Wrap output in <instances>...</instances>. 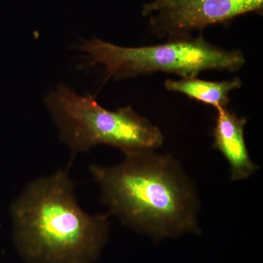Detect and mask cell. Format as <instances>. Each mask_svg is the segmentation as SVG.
Here are the masks:
<instances>
[{"mask_svg":"<svg viewBox=\"0 0 263 263\" xmlns=\"http://www.w3.org/2000/svg\"><path fill=\"white\" fill-rule=\"evenodd\" d=\"M155 150L124 153L117 165L91 164L102 201L132 229L155 237L198 231V199L176 159Z\"/></svg>","mask_w":263,"mask_h":263,"instance_id":"6da1fadb","label":"cell"},{"mask_svg":"<svg viewBox=\"0 0 263 263\" xmlns=\"http://www.w3.org/2000/svg\"><path fill=\"white\" fill-rule=\"evenodd\" d=\"M45 103L62 141L76 153L100 144L116 147L124 154L155 150L163 144L160 129L131 107L109 110L91 95L81 96L65 85L48 94Z\"/></svg>","mask_w":263,"mask_h":263,"instance_id":"3957f363","label":"cell"},{"mask_svg":"<svg viewBox=\"0 0 263 263\" xmlns=\"http://www.w3.org/2000/svg\"><path fill=\"white\" fill-rule=\"evenodd\" d=\"M262 9L263 0H150L143 5L142 15L155 35L176 40Z\"/></svg>","mask_w":263,"mask_h":263,"instance_id":"5b68a950","label":"cell"},{"mask_svg":"<svg viewBox=\"0 0 263 263\" xmlns=\"http://www.w3.org/2000/svg\"><path fill=\"white\" fill-rule=\"evenodd\" d=\"M80 49L90 63L103 65L109 77L122 81L156 72H171L183 78H196L205 70L235 72L245 65L243 53L224 50L198 37L169 40L164 44L122 47L94 37Z\"/></svg>","mask_w":263,"mask_h":263,"instance_id":"277c9868","label":"cell"},{"mask_svg":"<svg viewBox=\"0 0 263 263\" xmlns=\"http://www.w3.org/2000/svg\"><path fill=\"white\" fill-rule=\"evenodd\" d=\"M245 118H239L227 108H217L213 131L214 148L224 155L229 163L232 181H241L254 174L258 167L249 156L245 139Z\"/></svg>","mask_w":263,"mask_h":263,"instance_id":"8992f818","label":"cell"},{"mask_svg":"<svg viewBox=\"0 0 263 263\" xmlns=\"http://www.w3.org/2000/svg\"><path fill=\"white\" fill-rule=\"evenodd\" d=\"M241 85L242 81L239 78L218 82L200 80L197 78H183L179 81L167 79L164 83V87L217 109L227 108L230 101L229 93L232 90L240 88Z\"/></svg>","mask_w":263,"mask_h":263,"instance_id":"52a82bcc","label":"cell"},{"mask_svg":"<svg viewBox=\"0 0 263 263\" xmlns=\"http://www.w3.org/2000/svg\"><path fill=\"white\" fill-rule=\"evenodd\" d=\"M69 167L29 183L12 206L15 248L28 263H93L109 233L108 214L78 203Z\"/></svg>","mask_w":263,"mask_h":263,"instance_id":"7a4b0ae2","label":"cell"}]
</instances>
